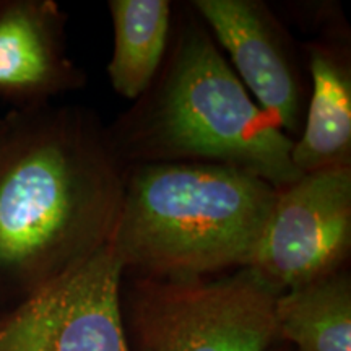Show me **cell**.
<instances>
[{
	"label": "cell",
	"mask_w": 351,
	"mask_h": 351,
	"mask_svg": "<svg viewBox=\"0 0 351 351\" xmlns=\"http://www.w3.org/2000/svg\"><path fill=\"white\" fill-rule=\"evenodd\" d=\"M5 121L0 288L16 293L20 304L111 243L127 168L108 129L85 109L44 104Z\"/></svg>",
	"instance_id": "cell-1"
},
{
	"label": "cell",
	"mask_w": 351,
	"mask_h": 351,
	"mask_svg": "<svg viewBox=\"0 0 351 351\" xmlns=\"http://www.w3.org/2000/svg\"><path fill=\"white\" fill-rule=\"evenodd\" d=\"M108 135L125 168L223 165L275 189L302 176L291 160L293 138L254 101L195 16L171 33L156 78Z\"/></svg>",
	"instance_id": "cell-2"
},
{
	"label": "cell",
	"mask_w": 351,
	"mask_h": 351,
	"mask_svg": "<svg viewBox=\"0 0 351 351\" xmlns=\"http://www.w3.org/2000/svg\"><path fill=\"white\" fill-rule=\"evenodd\" d=\"M278 189L212 163L127 168L111 244L125 271L212 276L251 267Z\"/></svg>",
	"instance_id": "cell-3"
},
{
	"label": "cell",
	"mask_w": 351,
	"mask_h": 351,
	"mask_svg": "<svg viewBox=\"0 0 351 351\" xmlns=\"http://www.w3.org/2000/svg\"><path fill=\"white\" fill-rule=\"evenodd\" d=\"M280 291L254 269L192 278L137 276L127 296L132 351H267Z\"/></svg>",
	"instance_id": "cell-4"
},
{
	"label": "cell",
	"mask_w": 351,
	"mask_h": 351,
	"mask_svg": "<svg viewBox=\"0 0 351 351\" xmlns=\"http://www.w3.org/2000/svg\"><path fill=\"white\" fill-rule=\"evenodd\" d=\"M109 243L0 317V351H132Z\"/></svg>",
	"instance_id": "cell-5"
},
{
	"label": "cell",
	"mask_w": 351,
	"mask_h": 351,
	"mask_svg": "<svg viewBox=\"0 0 351 351\" xmlns=\"http://www.w3.org/2000/svg\"><path fill=\"white\" fill-rule=\"evenodd\" d=\"M351 249V168L307 173L278 189L249 269L280 293L345 269Z\"/></svg>",
	"instance_id": "cell-6"
},
{
	"label": "cell",
	"mask_w": 351,
	"mask_h": 351,
	"mask_svg": "<svg viewBox=\"0 0 351 351\" xmlns=\"http://www.w3.org/2000/svg\"><path fill=\"white\" fill-rule=\"evenodd\" d=\"M194 10L254 101L293 140L300 137L302 82L287 34L254 0H195Z\"/></svg>",
	"instance_id": "cell-7"
},
{
	"label": "cell",
	"mask_w": 351,
	"mask_h": 351,
	"mask_svg": "<svg viewBox=\"0 0 351 351\" xmlns=\"http://www.w3.org/2000/svg\"><path fill=\"white\" fill-rule=\"evenodd\" d=\"M65 16L52 0L0 2V96L26 108L83 86L70 60Z\"/></svg>",
	"instance_id": "cell-8"
},
{
	"label": "cell",
	"mask_w": 351,
	"mask_h": 351,
	"mask_svg": "<svg viewBox=\"0 0 351 351\" xmlns=\"http://www.w3.org/2000/svg\"><path fill=\"white\" fill-rule=\"evenodd\" d=\"M311 95L291 160L301 174L351 168V73L332 46L309 49Z\"/></svg>",
	"instance_id": "cell-9"
},
{
	"label": "cell",
	"mask_w": 351,
	"mask_h": 351,
	"mask_svg": "<svg viewBox=\"0 0 351 351\" xmlns=\"http://www.w3.org/2000/svg\"><path fill=\"white\" fill-rule=\"evenodd\" d=\"M114 51L108 77L117 95L137 101L155 80L171 41L168 0H111Z\"/></svg>",
	"instance_id": "cell-10"
},
{
	"label": "cell",
	"mask_w": 351,
	"mask_h": 351,
	"mask_svg": "<svg viewBox=\"0 0 351 351\" xmlns=\"http://www.w3.org/2000/svg\"><path fill=\"white\" fill-rule=\"evenodd\" d=\"M276 339L298 351H351V282L345 269L288 289L275 306Z\"/></svg>",
	"instance_id": "cell-11"
},
{
	"label": "cell",
	"mask_w": 351,
	"mask_h": 351,
	"mask_svg": "<svg viewBox=\"0 0 351 351\" xmlns=\"http://www.w3.org/2000/svg\"><path fill=\"white\" fill-rule=\"evenodd\" d=\"M5 117H3V119H0V137H2V134H3V130H5Z\"/></svg>",
	"instance_id": "cell-12"
}]
</instances>
